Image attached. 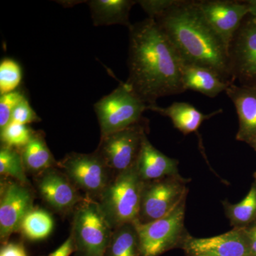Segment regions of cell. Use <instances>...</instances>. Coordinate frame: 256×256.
Returning <instances> with one entry per match:
<instances>
[{
	"instance_id": "cell-33",
	"label": "cell",
	"mask_w": 256,
	"mask_h": 256,
	"mask_svg": "<svg viewBox=\"0 0 256 256\" xmlns=\"http://www.w3.org/2000/svg\"><path fill=\"white\" fill-rule=\"evenodd\" d=\"M246 2L248 6L249 14L256 18V0H247Z\"/></svg>"
},
{
	"instance_id": "cell-27",
	"label": "cell",
	"mask_w": 256,
	"mask_h": 256,
	"mask_svg": "<svg viewBox=\"0 0 256 256\" xmlns=\"http://www.w3.org/2000/svg\"><path fill=\"white\" fill-rule=\"evenodd\" d=\"M26 98L20 90L0 96V130L10 124L13 111Z\"/></svg>"
},
{
	"instance_id": "cell-23",
	"label": "cell",
	"mask_w": 256,
	"mask_h": 256,
	"mask_svg": "<svg viewBox=\"0 0 256 256\" xmlns=\"http://www.w3.org/2000/svg\"><path fill=\"white\" fill-rule=\"evenodd\" d=\"M54 226L50 214L41 208H34L24 218L20 230L28 240H40L50 235Z\"/></svg>"
},
{
	"instance_id": "cell-29",
	"label": "cell",
	"mask_w": 256,
	"mask_h": 256,
	"mask_svg": "<svg viewBox=\"0 0 256 256\" xmlns=\"http://www.w3.org/2000/svg\"><path fill=\"white\" fill-rule=\"evenodd\" d=\"M175 2V0H140L138 4L148 14V18L154 20L156 16L169 9Z\"/></svg>"
},
{
	"instance_id": "cell-20",
	"label": "cell",
	"mask_w": 256,
	"mask_h": 256,
	"mask_svg": "<svg viewBox=\"0 0 256 256\" xmlns=\"http://www.w3.org/2000/svg\"><path fill=\"white\" fill-rule=\"evenodd\" d=\"M26 172L38 175L50 168H58L50 148L47 146L44 134L34 131L30 142L20 150Z\"/></svg>"
},
{
	"instance_id": "cell-34",
	"label": "cell",
	"mask_w": 256,
	"mask_h": 256,
	"mask_svg": "<svg viewBox=\"0 0 256 256\" xmlns=\"http://www.w3.org/2000/svg\"><path fill=\"white\" fill-rule=\"evenodd\" d=\"M249 146H252V149L256 152V137L254 138V139L248 143Z\"/></svg>"
},
{
	"instance_id": "cell-28",
	"label": "cell",
	"mask_w": 256,
	"mask_h": 256,
	"mask_svg": "<svg viewBox=\"0 0 256 256\" xmlns=\"http://www.w3.org/2000/svg\"><path fill=\"white\" fill-rule=\"evenodd\" d=\"M41 120V118L30 106L28 98H26L20 102L13 111L10 122L28 126V124L38 122Z\"/></svg>"
},
{
	"instance_id": "cell-9",
	"label": "cell",
	"mask_w": 256,
	"mask_h": 256,
	"mask_svg": "<svg viewBox=\"0 0 256 256\" xmlns=\"http://www.w3.org/2000/svg\"><path fill=\"white\" fill-rule=\"evenodd\" d=\"M58 168L86 196L97 200L110 182L111 172L98 154L72 152L58 162Z\"/></svg>"
},
{
	"instance_id": "cell-12",
	"label": "cell",
	"mask_w": 256,
	"mask_h": 256,
	"mask_svg": "<svg viewBox=\"0 0 256 256\" xmlns=\"http://www.w3.org/2000/svg\"><path fill=\"white\" fill-rule=\"evenodd\" d=\"M207 22L229 50L230 44L244 18L249 14L246 1L200 0L196 1Z\"/></svg>"
},
{
	"instance_id": "cell-25",
	"label": "cell",
	"mask_w": 256,
	"mask_h": 256,
	"mask_svg": "<svg viewBox=\"0 0 256 256\" xmlns=\"http://www.w3.org/2000/svg\"><path fill=\"white\" fill-rule=\"evenodd\" d=\"M34 132L28 126L10 122L0 130L2 146L21 150L30 142Z\"/></svg>"
},
{
	"instance_id": "cell-17",
	"label": "cell",
	"mask_w": 256,
	"mask_h": 256,
	"mask_svg": "<svg viewBox=\"0 0 256 256\" xmlns=\"http://www.w3.org/2000/svg\"><path fill=\"white\" fill-rule=\"evenodd\" d=\"M182 76L185 90L215 98L225 92L232 82L224 80L214 70L192 64H182Z\"/></svg>"
},
{
	"instance_id": "cell-3",
	"label": "cell",
	"mask_w": 256,
	"mask_h": 256,
	"mask_svg": "<svg viewBox=\"0 0 256 256\" xmlns=\"http://www.w3.org/2000/svg\"><path fill=\"white\" fill-rule=\"evenodd\" d=\"M143 184L136 164L112 176L96 200L112 230L138 222Z\"/></svg>"
},
{
	"instance_id": "cell-4",
	"label": "cell",
	"mask_w": 256,
	"mask_h": 256,
	"mask_svg": "<svg viewBox=\"0 0 256 256\" xmlns=\"http://www.w3.org/2000/svg\"><path fill=\"white\" fill-rule=\"evenodd\" d=\"M73 214L70 235L77 256H105L114 230L97 200L88 196L84 197Z\"/></svg>"
},
{
	"instance_id": "cell-6",
	"label": "cell",
	"mask_w": 256,
	"mask_h": 256,
	"mask_svg": "<svg viewBox=\"0 0 256 256\" xmlns=\"http://www.w3.org/2000/svg\"><path fill=\"white\" fill-rule=\"evenodd\" d=\"M186 196L159 220L148 224L134 223L142 256H160L181 247L188 234L184 226Z\"/></svg>"
},
{
	"instance_id": "cell-26",
	"label": "cell",
	"mask_w": 256,
	"mask_h": 256,
	"mask_svg": "<svg viewBox=\"0 0 256 256\" xmlns=\"http://www.w3.org/2000/svg\"><path fill=\"white\" fill-rule=\"evenodd\" d=\"M22 78L21 66L11 58H4L0 64V96L16 90Z\"/></svg>"
},
{
	"instance_id": "cell-11",
	"label": "cell",
	"mask_w": 256,
	"mask_h": 256,
	"mask_svg": "<svg viewBox=\"0 0 256 256\" xmlns=\"http://www.w3.org/2000/svg\"><path fill=\"white\" fill-rule=\"evenodd\" d=\"M34 196L28 185L16 181L2 184L0 238L6 244L12 234L20 230L24 218L33 210Z\"/></svg>"
},
{
	"instance_id": "cell-1",
	"label": "cell",
	"mask_w": 256,
	"mask_h": 256,
	"mask_svg": "<svg viewBox=\"0 0 256 256\" xmlns=\"http://www.w3.org/2000/svg\"><path fill=\"white\" fill-rule=\"evenodd\" d=\"M183 62L154 20H146L129 28L126 84L148 106L160 98L186 92L184 87Z\"/></svg>"
},
{
	"instance_id": "cell-7",
	"label": "cell",
	"mask_w": 256,
	"mask_h": 256,
	"mask_svg": "<svg viewBox=\"0 0 256 256\" xmlns=\"http://www.w3.org/2000/svg\"><path fill=\"white\" fill-rule=\"evenodd\" d=\"M148 122L139 124L100 137L95 151L114 174L122 172L136 166L140 153Z\"/></svg>"
},
{
	"instance_id": "cell-22",
	"label": "cell",
	"mask_w": 256,
	"mask_h": 256,
	"mask_svg": "<svg viewBox=\"0 0 256 256\" xmlns=\"http://www.w3.org/2000/svg\"><path fill=\"white\" fill-rule=\"evenodd\" d=\"M104 256H142L134 224H124L114 230Z\"/></svg>"
},
{
	"instance_id": "cell-24",
	"label": "cell",
	"mask_w": 256,
	"mask_h": 256,
	"mask_svg": "<svg viewBox=\"0 0 256 256\" xmlns=\"http://www.w3.org/2000/svg\"><path fill=\"white\" fill-rule=\"evenodd\" d=\"M26 172L20 150L2 146L0 149V174L2 176L28 185L30 182L26 178Z\"/></svg>"
},
{
	"instance_id": "cell-5",
	"label": "cell",
	"mask_w": 256,
	"mask_h": 256,
	"mask_svg": "<svg viewBox=\"0 0 256 256\" xmlns=\"http://www.w3.org/2000/svg\"><path fill=\"white\" fill-rule=\"evenodd\" d=\"M100 129V137L131 127L142 120L148 106L124 82L94 106Z\"/></svg>"
},
{
	"instance_id": "cell-19",
	"label": "cell",
	"mask_w": 256,
	"mask_h": 256,
	"mask_svg": "<svg viewBox=\"0 0 256 256\" xmlns=\"http://www.w3.org/2000/svg\"><path fill=\"white\" fill-rule=\"evenodd\" d=\"M90 8L92 22L96 26L120 24L129 28L130 12L137 1L133 0H90L86 2Z\"/></svg>"
},
{
	"instance_id": "cell-21",
	"label": "cell",
	"mask_w": 256,
	"mask_h": 256,
	"mask_svg": "<svg viewBox=\"0 0 256 256\" xmlns=\"http://www.w3.org/2000/svg\"><path fill=\"white\" fill-rule=\"evenodd\" d=\"M226 216L233 228H246L256 223V172L250 190L244 200L237 204L222 202Z\"/></svg>"
},
{
	"instance_id": "cell-15",
	"label": "cell",
	"mask_w": 256,
	"mask_h": 256,
	"mask_svg": "<svg viewBox=\"0 0 256 256\" xmlns=\"http://www.w3.org/2000/svg\"><path fill=\"white\" fill-rule=\"evenodd\" d=\"M226 92L234 102L238 114L239 128L236 138L248 144L256 137V87L232 82Z\"/></svg>"
},
{
	"instance_id": "cell-16",
	"label": "cell",
	"mask_w": 256,
	"mask_h": 256,
	"mask_svg": "<svg viewBox=\"0 0 256 256\" xmlns=\"http://www.w3.org/2000/svg\"><path fill=\"white\" fill-rule=\"evenodd\" d=\"M178 161L163 154L152 144L146 134L137 162V170L142 181H152L180 175Z\"/></svg>"
},
{
	"instance_id": "cell-30",
	"label": "cell",
	"mask_w": 256,
	"mask_h": 256,
	"mask_svg": "<svg viewBox=\"0 0 256 256\" xmlns=\"http://www.w3.org/2000/svg\"><path fill=\"white\" fill-rule=\"evenodd\" d=\"M0 256H28L26 250L22 244H4L0 252Z\"/></svg>"
},
{
	"instance_id": "cell-13",
	"label": "cell",
	"mask_w": 256,
	"mask_h": 256,
	"mask_svg": "<svg viewBox=\"0 0 256 256\" xmlns=\"http://www.w3.org/2000/svg\"><path fill=\"white\" fill-rule=\"evenodd\" d=\"M180 248L186 256H250L245 228H233L208 238H195L188 234Z\"/></svg>"
},
{
	"instance_id": "cell-32",
	"label": "cell",
	"mask_w": 256,
	"mask_h": 256,
	"mask_svg": "<svg viewBox=\"0 0 256 256\" xmlns=\"http://www.w3.org/2000/svg\"><path fill=\"white\" fill-rule=\"evenodd\" d=\"M245 230L248 239L250 255L256 256V223L245 228Z\"/></svg>"
},
{
	"instance_id": "cell-2",
	"label": "cell",
	"mask_w": 256,
	"mask_h": 256,
	"mask_svg": "<svg viewBox=\"0 0 256 256\" xmlns=\"http://www.w3.org/2000/svg\"><path fill=\"white\" fill-rule=\"evenodd\" d=\"M154 21L183 63L206 67L226 82H233L228 50L207 22L196 1L175 0Z\"/></svg>"
},
{
	"instance_id": "cell-14",
	"label": "cell",
	"mask_w": 256,
	"mask_h": 256,
	"mask_svg": "<svg viewBox=\"0 0 256 256\" xmlns=\"http://www.w3.org/2000/svg\"><path fill=\"white\" fill-rule=\"evenodd\" d=\"M38 193L48 206L60 214L74 212L84 197L63 171L50 168L37 178Z\"/></svg>"
},
{
	"instance_id": "cell-10",
	"label": "cell",
	"mask_w": 256,
	"mask_h": 256,
	"mask_svg": "<svg viewBox=\"0 0 256 256\" xmlns=\"http://www.w3.org/2000/svg\"><path fill=\"white\" fill-rule=\"evenodd\" d=\"M232 82L256 87V18L247 15L234 36L228 50Z\"/></svg>"
},
{
	"instance_id": "cell-31",
	"label": "cell",
	"mask_w": 256,
	"mask_h": 256,
	"mask_svg": "<svg viewBox=\"0 0 256 256\" xmlns=\"http://www.w3.org/2000/svg\"><path fill=\"white\" fill-rule=\"evenodd\" d=\"M76 252L75 244L72 236H69L66 239L54 252H50L47 256H70L73 252Z\"/></svg>"
},
{
	"instance_id": "cell-8",
	"label": "cell",
	"mask_w": 256,
	"mask_h": 256,
	"mask_svg": "<svg viewBox=\"0 0 256 256\" xmlns=\"http://www.w3.org/2000/svg\"><path fill=\"white\" fill-rule=\"evenodd\" d=\"M190 181L180 174L144 182L137 222L150 223L169 214L188 196Z\"/></svg>"
},
{
	"instance_id": "cell-18",
	"label": "cell",
	"mask_w": 256,
	"mask_h": 256,
	"mask_svg": "<svg viewBox=\"0 0 256 256\" xmlns=\"http://www.w3.org/2000/svg\"><path fill=\"white\" fill-rule=\"evenodd\" d=\"M148 110L169 118L174 127L184 136L196 132L204 121L222 112L220 110L210 114H204L192 104L184 102H174L166 108L158 105L148 106Z\"/></svg>"
}]
</instances>
